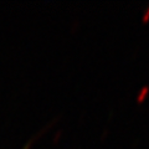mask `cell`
Masks as SVG:
<instances>
[{
    "label": "cell",
    "mask_w": 149,
    "mask_h": 149,
    "mask_svg": "<svg viewBox=\"0 0 149 149\" xmlns=\"http://www.w3.org/2000/svg\"><path fill=\"white\" fill-rule=\"evenodd\" d=\"M30 146H31V144H30V143H27L26 146H25L24 148H22V149H30Z\"/></svg>",
    "instance_id": "1"
}]
</instances>
